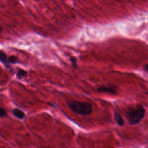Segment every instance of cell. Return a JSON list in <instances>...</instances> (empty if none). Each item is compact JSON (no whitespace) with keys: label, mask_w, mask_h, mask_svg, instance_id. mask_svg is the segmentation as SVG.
Wrapping results in <instances>:
<instances>
[{"label":"cell","mask_w":148,"mask_h":148,"mask_svg":"<svg viewBox=\"0 0 148 148\" xmlns=\"http://www.w3.org/2000/svg\"><path fill=\"white\" fill-rule=\"evenodd\" d=\"M145 109L141 105L130 107L126 112V118L130 124L134 125L139 123L144 117Z\"/></svg>","instance_id":"obj_1"},{"label":"cell","mask_w":148,"mask_h":148,"mask_svg":"<svg viewBox=\"0 0 148 148\" xmlns=\"http://www.w3.org/2000/svg\"><path fill=\"white\" fill-rule=\"evenodd\" d=\"M8 62L9 64H16L18 62V60L17 57H16L14 56H11L8 58Z\"/></svg>","instance_id":"obj_8"},{"label":"cell","mask_w":148,"mask_h":148,"mask_svg":"<svg viewBox=\"0 0 148 148\" xmlns=\"http://www.w3.org/2000/svg\"><path fill=\"white\" fill-rule=\"evenodd\" d=\"M97 90L102 92H106L112 95L117 94V88L115 86H100L98 88Z\"/></svg>","instance_id":"obj_3"},{"label":"cell","mask_w":148,"mask_h":148,"mask_svg":"<svg viewBox=\"0 0 148 148\" xmlns=\"http://www.w3.org/2000/svg\"><path fill=\"white\" fill-rule=\"evenodd\" d=\"M114 120L116 121V122L117 123V124L120 125V126H123L124 124V121L123 120V119L122 118V117L120 116V114L117 113V112H114Z\"/></svg>","instance_id":"obj_5"},{"label":"cell","mask_w":148,"mask_h":148,"mask_svg":"<svg viewBox=\"0 0 148 148\" xmlns=\"http://www.w3.org/2000/svg\"><path fill=\"white\" fill-rule=\"evenodd\" d=\"M145 69L148 72V64H146L145 65Z\"/></svg>","instance_id":"obj_11"},{"label":"cell","mask_w":148,"mask_h":148,"mask_svg":"<svg viewBox=\"0 0 148 148\" xmlns=\"http://www.w3.org/2000/svg\"><path fill=\"white\" fill-rule=\"evenodd\" d=\"M6 115V112L5 109H3L2 108H1L0 109V116L1 117H4Z\"/></svg>","instance_id":"obj_10"},{"label":"cell","mask_w":148,"mask_h":148,"mask_svg":"<svg viewBox=\"0 0 148 148\" xmlns=\"http://www.w3.org/2000/svg\"><path fill=\"white\" fill-rule=\"evenodd\" d=\"M70 61L72 63V65L73 67L76 68L77 67V60L75 57H70Z\"/></svg>","instance_id":"obj_9"},{"label":"cell","mask_w":148,"mask_h":148,"mask_svg":"<svg viewBox=\"0 0 148 148\" xmlns=\"http://www.w3.org/2000/svg\"><path fill=\"white\" fill-rule=\"evenodd\" d=\"M0 60L6 68H9L10 65L8 62V58H7L6 54L2 50L0 51Z\"/></svg>","instance_id":"obj_4"},{"label":"cell","mask_w":148,"mask_h":148,"mask_svg":"<svg viewBox=\"0 0 148 148\" xmlns=\"http://www.w3.org/2000/svg\"><path fill=\"white\" fill-rule=\"evenodd\" d=\"M27 74V72L24 69H19L17 72V74H16V76H17V77L19 79H21L22 78L24 77Z\"/></svg>","instance_id":"obj_7"},{"label":"cell","mask_w":148,"mask_h":148,"mask_svg":"<svg viewBox=\"0 0 148 148\" xmlns=\"http://www.w3.org/2000/svg\"><path fill=\"white\" fill-rule=\"evenodd\" d=\"M69 108L75 113L82 115H88L92 111L90 103L78 101H70L68 102Z\"/></svg>","instance_id":"obj_2"},{"label":"cell","mask_w":148,"mask_h":148,"mask_svg":"<svg viewBox=\"0 0 148 148\" xmlns=\"http://www.w3.org/2000/svg\"><path fill=\"white\" fill-rule=\"evenodd\" d=\"M13 114L18 118V119H23L25 117V113L22 110L18 109H14L12 110Z\"/></svg>","instance_id":"obj_6"}]
</instances>
